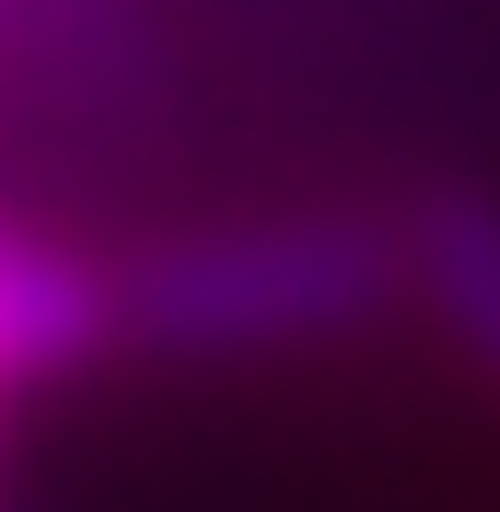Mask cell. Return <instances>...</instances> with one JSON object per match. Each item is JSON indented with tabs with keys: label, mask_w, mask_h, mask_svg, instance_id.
<instances>
[{
	"label": "cell",
	"mask_w": 500,
	"mask_h": 512,
	"mask_svg": "<svg viewBox=\"0 0 500 512\" xmlns=\"http://www.w3.org/2000/svg\"><path fill=\"white\" fill-rule=\"evenodd\" d=\"M105 338H117V280L0 222V443H12V396L82 373Z\"/></svg>",
	"instance_id": "7a4b0ae2"
},
{
	"label": "cell",
	"mask_w": 500,
	"mask_h": 512,
	"mask_svg": "<svg viewBox=\"0 0 500 512\" xmlns=\"http://www.w3.org/2000/svg\"><path fill=\"white\" fill-rule=\"evenodd\" d=\"M396 233H407V303L500 384V198L442 187V198H419Z\"/></svg>",
	"instance_id": "3957f363"
},
{
	"label": "cell",
	"mask_w": 500,
	"mask_h": 512,
	"mask_svg": "<svg viewBox=\"0 0 500 512\" xmlns=\"http://www.w3.org/2000/svg\"><path fill=\"white\" fill-rule=\"evenodd\" d=\"M117 280V338L163 361H268V350H314L349 338L407 303V233L396 222H233V233H175L140 245Z\"/></svg>",
	"instance_id": "6da1fadb"
}]
</instances>
